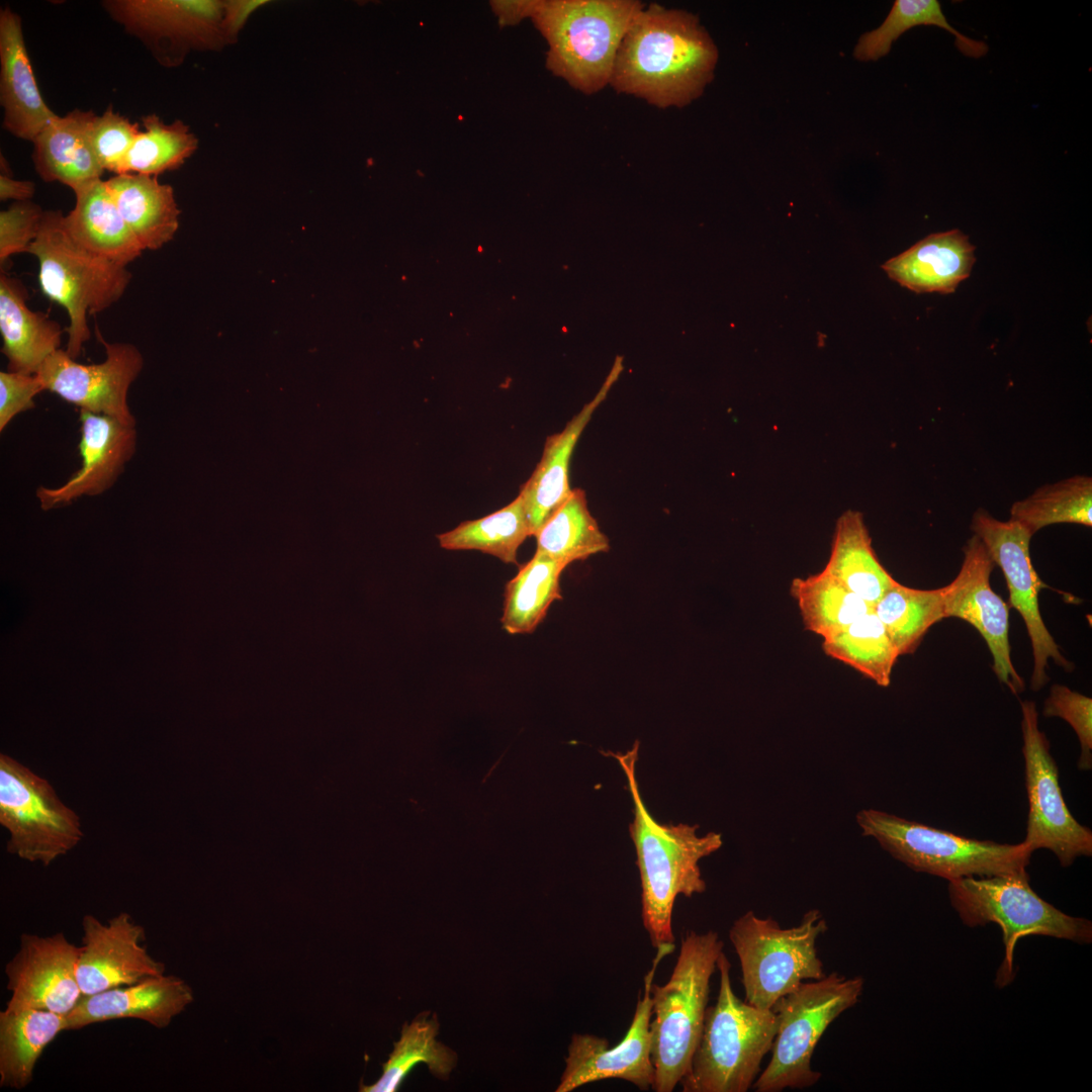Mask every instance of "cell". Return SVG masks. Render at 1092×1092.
<instances>
[{
    "label": "cell",
    "mask_w": 1092,
    "mask_h": 1092,
    "mask_svg": "<svg viewBox=\"0 0 1092 1092\" xmlns=\"http://www.w3.org/2000/svg\"><path fill=\"white\" fill-rule=\"evenodd\" d=\"M718 59L697 14L651 3L625 33L610 86L660 109L682 108L703 95Z\"/></svg>",
    "instance_id": "cell-1"
},
{
    "label": "cell",
    "mask_w": 1092,
    "mask_h": 1092,
    "mask_svg": "<svg viewBox=\"0 0 1092 1092\" xmlns=\"http://www.w3.org/2000/svg\"><path fill=\"white\" fill-rule=\"evenodd\" d=\"M639 741L624 753L608 752L622 767L634 805L629 825L641 881L642 921L654 947L674 943L672 911L678 895L692 897L706 890L699 861L718 850L722 835L709 832L699 836L698 825L660 824L650 814L641 797L635 766Z\"/></svg>",
    "instance_id": "cell-2"
},
{
    "label": "cell",
    "mask_w": 1092,
    "mask_h": 1092,
    "mask_svg": "<svg viewBox=\"0 0 1092 1092\" xmlns=\"http://www.w3.org/2000/svg\"><path fill=\"white\" fill-rule=\"evenodd\" d=\"M644 4L638 0H537L531 20L547 42L546 68L593 95L610 86L620 44Z\"/></svg>",
    "instance_id": "cell-3"
},
{
    "label": "cell",
    "mask_w": 1092,
    "mask_h": 1092,
    "mask_svg": "<svg viewBox=\"0 0 1092 1092\" xmlns=\"http://www.w3.org/2000/svg\"><path fill=\"white\" fill-rule=\"evenodd\" d=\"M724 942L715 931H689L668 981L652 984V1089L671 1092L689 1070L708 1008L710 980Z\"/></svg>",
    "instance_id": "cell-4"
},
{
    "label": "cell",
    "mask_w": 1092,
    "mask_h": 1092,
    "mask_svg": "<svg viewBox=\"0 0 1092 1092\" xmlns=\"http://www.w3.org/2000/svg\"><path fill=\"white\" fill-rule=\"evenodd\" d=\"M717 969L720 974L717 1000L706 1010L700 1040L679 1082L684 1092L748 1091L777 1033L778 1021L772 1009L755 1007L735 995L731 964L723 951Z\"/></svg>",
    "instance_id": "cell-5"
},
{
    "label": "cell",
    "mask_w": 1092,
    "mask_h": 1092,
    "mask_svg": "<svg viewBox=\"0 0 1092 1092\" xmlns=\"http://www.w3.org/2000/svg\"><path fill=\"white\" fill-rule=\"evenodd\" d=\"M38 261L42 293L65 307L69 316L66 352L76 359L90 337L88 315L101 312L124 294L131 273L79 245L60 210L43 212L36 238L27 249Z\"/></svg>",
    "instance_id": "cell-6"
},
{
    "label": "cell",
    "mask_w": 1092,
    "mask_h": 1092,
    "mask_svg": "<svg viewBox=\"0 0 1092 1092\" xmlns=\"http://www.w3.org/2000/svg\"><path fill=\"white\" fill-rule=\"evenodd\" d=\"M948 897L963 923L969 927L996 923L1002 929L1004 959L997 972L998 987L1014 977L1013 954L1019 938L1044 935L1089 943L1092 923L1070 916L1042 898L1029 885V875L971 877L948 881Z\"/></svg>",
    "instance_id": "cell-7"
},
{
    "label": "cell",
    "mask_w": 1092,
    "mask_h": 1092,
    "mask_svg": "<svg viewBox=\"0 0 1092 1092\" xmlns=\"http://www.w3.org/2000/svg\"><path fill=\"white\" fill-rule=\"evenodd\" d=\"M856 822L895 859L947 881L1024 874L1032 854L1023 842L968 838L874 809L859 811Z\"/></svg>",
    "instance_id": "cell-8"
},
{
    "label": "cell",
    "mask_w": 1092,
    "mask_h": 1092,
    "mask_svg": "<svg viewBox=\"0 0 1092 1092\" xmlns=\"http://www.w3.org/2000/svg\"><path fill=\"white\" fill-rule=\"evenodd\" d=\"M827 928L817 909L807 911L801 922L790 928H782L771 917L760 918L753 911L737 918L729 929V939L740 962L745 1001L772 1009L781 997L804 980L823 978L816 940Z\"/></svg>",
    "instance_id": "cell-9"
},
{
    "label": "cell",
    "mask_w": 1092,
    "mask_h": 1092,
    "mask_svg": "<svg viewBox=\"0 0 1092 1092\" xmlns=\"http://www.w3.org/2000/svg\"><path fill=\"white\" fill-rule=\"evenodd\" d=\"M863 979L833 972L802 983L772 1007L778 1027L771 1058L752 1087L756 1092H781L815 1085L820 1072L812 1069L813 1052L827 1027L857 1003Z\"/></svg>",
    "instance_id": "cell-10"
},
{
    "label": "cell",
    "mask_w": 1092,
    "mask_h": 1092,
    "mask_svg": "<svg viewBox=\"0 0 1092 1092\" xmlns=\"http://www.w3.org/2000/svg\"><path fill=\"white\" fill-rule=\"evenodd\" d=\"M0 823L8 852L46 867L83 837L79 816L50 783L7 754L0 755Z\"/></svg>",
    "instance_id": "cell-11"
},
{
    "label": "cell",
    "mask_w": 1092,
    "mask_h": 1092,
    "mask_svg": "<svg viewBox=\"0 0 1092 1092\" xmlns=\"http://www.w3.org/2000/svg\"><path fill=\"white\" fill-rule=\"evenodd\" d=\"M1022 754L1028 799L1026 835L1022 841L1032 852L1050 849L1062 867L1078 856H1091L1092 832L1072 815L1059 783L1057 763L1050 742L1038 727L1035 703H1021Z\"/></svg>",
    "instance_id": "cell-12"
},
{
    "label": "cell",
    "mask_w": 1092,
    "mask_h": 1092,
    "mask_svg": "<svg viewBox=\"0 0 1092 1092\" xmlns=\"http://www.w3.org/2000/svg\"><path fill=\"white\" fill-rule=\"evenodd\" d=\"M109 16L140 39L166 68L192 51H220L222 0H105Z\"/></svg>",
    "instance_id": "cell-13"
},
{
    "label": "cell",
    "mask_w": 1092,
    "mask_h": 1092,
    "mask_svg": "<svg viewBox=\"0 0 1092 1092\" xmlns=\"http://www.w3.org/2000/svg\"><path fill=\"white\" fill-rule=\"evenodd\" d=\"M971 529L1001 568L1009 590V606L1023 619L1033 657L1030 687L1038 691L1049 680L1050 658L1067 670H1072L1073 665L1062 655L1039 611L1038 594L1045 585L1030 558L1029 544L1033 535L1017 521H999L983 509L974 514Z\"/></svg>",
    "instance_id": "cell-14"
},
{
    "label": "cell",
    "mask_w": 1092,
    "mask_h": 1092,
    "mask_svg": "<svg viewBox=\"0 0 1092 1092\" xmlns=\"http://www.w3.org/2000/svg\"><path fill=\"white\" fill-rule=\"evenodd\" d=\"M656 949L652 966L644 977L643 995L638 997L625 1036L616 1045L610 1046L604 1037L574 1033L556 1092H570L585 1084L608 1079L625 1080L640 1090L652 1089L651 987L660 961L672 952L674 943L663 944Z\"/></svg>",
    "instance_id": "cell-15"
},
{
    "label": "cell",
    "mask_w": 1092,
    "mask_h": 1092,
    "mask_svg": "<svg viewBox=\"0 0 1092 1092\" xmlns=\"http://www.w3.org/2000/svg\"><path fill=\"white\" fill-rule=\"evenodd\" d=\"M106 358L97 364H82L59 349L41 365L36 376L44 390L93 414L135 426L127 394L144 367L140 350L129 343H108L96 330Z\"/></svg>",
    "instance_id": "cell-16"
},
{
    "label": "cell",
    "mask_w": 1092,
    "mask_h": 1092,
    "mask_svg": "<svg viewBox=\"0 0 1092 1092\" xmlns=\"http://www.w3.org/2000/svg\"><path fill=\"white\" fill-rule=\"evenodd\" d=\"M994 561L975 534L964 547V561L956 578L940 587L944 618L956 617L974 626L985 639L998 679L1015 695L1024 691L1010 656L1009 607L991 587Z\"/></svg>",
    "instance_id": "cell-17"
},
{
    "label": "cell",
    "mask_w": 1092,
    "mask_h": 1092,
    "mask_svg": "<svg viewBox=\"0 0 1092 1092\" xmlns=\"http://www.w3.org/2000/svg\"><path fill=\"white\" fill-rule=\"evenodd\" d=\"M80 946L63 932L22 933L19 948L5 965L10 998L6 1008H35L68 1015L83 996L77 966Z\"/></svg>",
    "instance_id": "cell-18"
},
{
    "label": "cell",
    "mask_w": 1092,
    "mask_h": 1092,
    "mask_svg": "<svg viewBox=\"0 0 1092 1092\" xmlns=\"http://www.w3.org/2000/svg\"><path fill=\"white\" fill-rule=\"evenodd\" d=\"M82 929L77 979L83 996L165 974V965L141 943L145 940L144 927L128 913L121 912L106 923L87 914Z\"/></svg>",
    "instance_id": "cell-19"
},
{
    "label": "cell",
    "mask_w": 1092,
    "mask_h": 1092,
    "mask_svg": "<svg viewBox=\"0 0 1092 1092\" xmlns=\"http://www.w3.org/2000/svg\"><path fill=\"white\" fill-rule=\"evenodd\" d=\"M81 467L58 487L39 486L36 497L43 510L66 506L82 496L108 490L118 479L136 447L135 426L104 415L80 411Z\"/></svg>",
    "instance_id": "cell-20"
},
{
    "label": "cell",
    "mask_w": 1092,
    "mask_h": 1092,
    "mask_svg": "<svg viewBox=\"0 0 1092 1092\" xmlns=\"http://www.w3.org/2000/svg\"><path fill=\"white\" fill-rule=\"evenodd\" d=\"M193 1001L191 988L174 975L82 996L66 1016L68 1030L113 1019L134 1018L165 1028Z\"/></svg>",
    "instance_id": "cell-21"
},
{
    "label": "cell",
    "mask_w": 1092,
    "mask_h": 1092,
    "mask_svg": "<svg viewBox=\"0 0 1092 1092\" xmlns=\"http://www.w3.org/2000/svg\"><path fill=\"white\" fill-rule=\"evenodd\" d=\"M0 104L3 127L24 141L32 142L57 116L36 83L21 18L9 7L0 10Z\"/></svg>",
    "instance_id": "cell-22"
},
{
    "label": "cell",
    "mask_w": 1092,
    "mask_h": 1092,
    "mask_svg": "<svg viewBox=\"0 0 1092 1092\" xmlns=\"http://www.w3.org/2000/svg\"><path fill=\"white\" fill-rule=\"evenodd\" d=\"M621 370L622 365L618 360L594 399L586 403L561 432L547 437L542 457L519 493L523 499L531 536H536L545 522L570 495L572 488L569 485L568 472L573 449Z\"/></svg>",
    "instance_id": "cell-23"
},
{
    "label": "cell",
    "mask_w": 1092,
    "mask_h": 1092,
    "mask_svg": "<svg viewBox=\"0 0 1092 1092\" xmlns=\"http://www.w3.org/2000/svg\"><path fill=\"white\" fill-rule=\"evenodd\" d=\"M975 246L959 230L927 236L882 268L900 285L917 293H952L975 264Z\"/></svg>",
    "instance_id": "cell-24"
},
{
    "label": "cell",
    "mask_w": 1092,
    "mask_h": 1092,
    "mask_svg": "<svg viewBox=\"0 0 1092 1092\" xmlns=\"http://www.w3.org/2000/svg\"><path fill=\"white\" fill-rule=\"evenodd\" d=\"M92 110L73 109L57 115L34 138L32 161L46 182H60L73 191L101 179L104 169L89 143Z\"/></svg>",
    "instance_id": "cell-25"
},
{
    "label": "cell",
    "mask_w": 1092,
    "mask_h": 1092,
    "mask_svg": "<svg viewBox=\"0 0 1092 1092\" xmlns=\"http://www.w3.org/2000/svg\"><path fill=\"white\" fill-rule=\"evenodd\" d=\"M23 284L1 273L0 332L8 371L36 374L43 362L61 346L63 329L47 313L26 305Z\"/></svg>",
    "instance_id": "cell-26"
},
{
    "label": "cell",
    "mask_w": 1092,
    "mask_h": 1092,
    "mask_svg": "<svg viewBox=\"0 0 1092 1092\" xmlns=\"http://www.w3.org/2000/svg\"><path fill=\"white\" fill-rule=\"evenodd\" d=\"M74 193L75 205L65 215V223L79 245L122 266L142 255L144 249L117 209L105 181H93Z\"/></svg>",
    "instance_id": "cell-27"
},
{
    "label": "cell",
    "mask_w": 1092,
    "mask_h": 1092,
    "mask_svg": "<svg viewBox=\"0 0 1092 1092\" xmlns=\"http://www.w3.org/2000/svg\"><path fill=\"white\" fill-rule=\"evenodd\" d=\"M123 219L144 250L169 243L179 226L174 190L158 176L123 173L105 181Z\"/></svg>",
    "instance_id": "cell-28"
},
{
    "label": "cell",
    "mask_w": 1092,
    "mask_h": 1092,
    "mask_svg": "<svg viewBox=\"0 0 1092 1092\" xmlns=\"http://www.w3.org/2000/svg\"><path fill=\"white\" fill-rule=\"evenodd\" d=\"M68 1030L66 1015L35 1008L0 1012V1086L23 1089L44 1049Z\"/></svg>",
    "instance_id": "cell-29"
},
{
    "label": "cell",
    "mask_w": 1092,
    "mask_h": 1092,
    "mask_svg": "<svg viewBox=\"0 0 1092 1092\" xmlns=\"http://www.w3.org/2000/svg\"><path fill=\"white\" fill-rule=\"evenodd\" d=\"M822 570L872 606L898 582L878 559L861 513L852 510L837 519Z\"/></svg>",
    "instance_id": "cell-30"
},
{
    "label": "cell",
    "mask_w": 1092,
    "mask_h": 1092,
    "mask_svg": "<svg viewBox=\"0 0 1092 1092\" xmlns=\"http://www.w3.org/2000/svg\"><path fill=\"white\" fill-rule=\"evenodd\" d=\"M567 566L536 551L518 573L507 582L500 623L509 634L533 633L549 607L561 600L560 576Z\"/></svg>",
    "instance_id": "cell-31"
},
{
    "label": "cell",
    "mask_w": 1092,
    "mask_h": 1092,
    "mask_svg": "<svg viewBox=\"0 0 1092 1092\" xmlns=\"http://www.w3.org/2000/svg\"><path fill=\"white\" fill-rule=\"evenodd\" d=\"M920 25L937 26L953 34L957 49L967 57L978 59L988 53L984 41L964 35L948 23L937 0H896L882 24L859 36L853 57L859 62H876L890 53L904 32Z\"/></svg>",
    "instance_id": "cell-32"
},
{
    "label": "cell",
    "mask_w": 1092,
    "mask_h": 1092,
    "mask_svg": "<svg viewBox=\"0 0 1092 1092\" xmlns=\"http://www.w3.org/2000/svg\"><path fill=\"white\" fill-rule=\"evenodd\" d=\"M790 593L798 605L804 629L823 639L873 610L871 604L824 570L794 578Z\"/></svg>",
    "instance_id": "cell-33"
},
{
    "label": "cell",
    "mask_w": 1092,
    "mask_h": 1092,
    "mask_svg": "<svg viewBox=\"0 0 1092 1092\" xmlns=\"http://www.w3.org/2000/svg\"><path fill=\"white\" fill-rule=\"evenodd\" d=\"M537 550L568 566L609 550V539L590 514L585 492L572 489L536 534Z\"/></svg>",
    "instance_id": "cell-34"
},
{
    "label": "cell",
    "mask_w": 1092,
    "mask_h": 1092,
    "mask_svg": "<svg viewBox=\"0 0 1092 1092\" xmlns=\"http://www.w3.org/2000/svg\"><path fill=\"white\" fill-rule=\"evenodd\" d=\"M428 1012L419 1015L412 1023L402 1025L401 1034L394 1042L392 1053L383 1065L380 1078L372 1085L361 1086L366 1092H393L418 1064L424 1063L432 1074L445 1079L456 1065V1054L436 1039L439 1023Z\"/></svg>",
    "instance_id": "cell-35"
},
{
    "label": "cell",
    "mask_w": 1092,
    "mask_h": 1092,
    "mask_svg": "<svg viewBox=\"0 0 1092 1092\" xmlns=\"http://www.w3.org/2000/svg\"><path fill=\"white\" fill-rule=\"evenodd\" d=\"M824 653L887 688L899 654L872 610L839 632L824 638Z\"/></svg>",
    "instance_id": "cell-36"
},
{
    "label": "cell",
    "mask_w": 1092,
    "mask_h": 1092,
    "mask_svg": "<svg viewBox=\"0 0 1092 1092\" xmlns=\"http://www.w3.org/2000/svg\"><path fill=\"white\" fill-rule=\"evenodd\" d=\"M531 536L520 494L508 506L480 519L466 521L437 535L446 550H478L505 563H518V550Z\"/></svg>",
    "instance_id": "cell-37"
},
{
    "label": "cell",
    "mask_w": 1092,
    "mask_h": 1092,
    "mask_svg": "<svg viewBox=\"0 0 1092 1092\" xmlns=\"http://www.w3.org/2000/svg\"><path fill=\"white\" fill-rule=\"evenodd\" d=\"M899 656L912 654L929 628L944 619L941 588L918 589L897 582L873 606Z\"/></svg>",
    "instance_id": "cell-38"
},
{
    "label": "cell",
    "mask_w": 1092,
    "mask_h": 1092,
    "mask_svg": "<svg viewBox=\"0 0 1092 1092\" xmlns=\"http://www.w3.org/2000/svg\"><path fill=\"white\" fill-rule=\"evenodd\" d=\"M1010 519L1032 535L1054 524L1092 526V478L1075 475L1037 488L1028 497L1015 502Z\"/></svg>",
    "instance_id": "cell-39"
},
{
    "label": "cell",
    "mask_w": 1092,
    "mask_h": 1092,
    "mask_svg": "<svg viewBox=\"0 0 1092 1092\" xmlns=\"http://www.w3.org/2000/svg\"><path fill=\"white\" fill-rule=\"evenodd\" d=\"M141 126L120 174L158 176L178 169L197 150L196 135L180 119L165 123L152 113L142 117Z\"/></svg>",
    "instance_id": "cell-40"
},
{
    "label": "cell",
    "mask_w": 1092,
    "mask_h": 1092,
    "mask_svg": "<svg viewBox=\"0 0 1092 1092\" xmlns=\"http://www.w3.org/2000/svg\"><path fill=\"white\" fill-rule=\"evenodd\" d=\"M138 122L115 112L108 106L101 114L93 117L88 129L89 143L101 165L107 171L120 174L125 158L141 128Z\"/></svg>",
    "instance_id": "cell-41"
},
{
    "label": "cell",
    "mask_w": 1092,
    "mask_h": 1092,
    "mask_svg": "<svg viewBox=\"0 0 1092 1092\" xmlns=\"http://www.w3.org/2000/svg\"><path fill=\"white\" fill-rule=\"evenodd\" d=\"M1044 717H1060L1076 732L1081 753L1078 767L1092 768V699L1066 686L1054 685L1043 704Z\"/></svg>",
    "instance_id": "cell-42"
},
{
    "label": "cell",
    "mask_w": 1092,
    "mask_h": 1092,
    "mask_svg": "<svg viewBox=\"0 0 1092 1092\" xmlns=\"http://www.w3.org/2000/svg\"><path fill=\"white\" fill-rule=\"evenodd\" d=\"M42 209L31 201L14 202L0 212V263L27 249L37 236Z\"/></svg>",
    "instance_id": "cell-43"
},
{
    "label": "cell",
    "mask_w": 1092,
    "mask_h": 1092,
    "mask_svg": "<svg viewBox=\"0 0 1092 1092\" xmlns=\"http://www.w3.org/2000/svg\"><path fill=\"white\" fill-rule=\"evenodd\" d=\"M44 390L36 374L0 372V431L19 414L35 406L34 397Z\"/></svg>",
    "instance_id": "cell-44"
},
{
    "label": "cell",
    "mask_w": 1092,
    "mask_h": 1092,
    "mask_svg": "<svg viewBox=\"0 0 1092 1092\" xmlns=\"http://www.w3.org/2000/svg\"><path fill=\"white\" fill-rule=\"evenodd\" d=\"M267 3L266 0H223L221 32L225 47L238 41L252 13Z\"/></svg>",
    "instance_id": "cell-45"
},
{
    "label": "cell",
    "mask_w": 1092,
    "mask_h": 1092,
    "mask_svg": "<svg viewBox=\"0 0 1092 1092\" xmlns=\"http://www.w3.org/2000/svg\"><path fill=\"white\" fill-rule=\"evenodd\" d=\"M536 1H492L491 7L502 26L514 25L527 17H531Z\"/></svg>",
    "instance_id": "cell-46"
},
{
    "label": "cell",
    "mask_w": 1092,
    "mask_h": 1092,
    "mask_svg": "<svg viewBox=\"0 0 1092 1092\" xmlns=\"http://www.w3.org/2000/svg\"><path fill=\"white\" fill-rule=\"evenodd\" d=\"M34 193L35 184L32 181L16 180L12 176L0 174V199L2 201H29Z\"/></svg>",
    "instance_id": "cell-47"
}]
</instances>
